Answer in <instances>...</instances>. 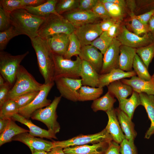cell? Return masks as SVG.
I'll use <instances>...</instances> for the list:
<instances>
[{
  "label": "cell",
  "mask_w": 154,
  "mask_h": 154,
  "mask_svg": "<svg viewBox=\"0 0 154 154\" xmlns=\"http://www.w3.org/2000/svg\"><path fill=\"white\" fill-rule=\"evenodd\" d=\"M35 52L40 73L46 84L54 82V64L53 54L48 47L45 40L37 36L31 39Z\"/></svg>",
  "instance_id": "cell-1"
},
{
  "label": "cell",
  "mask_w": 154,
  "mask_h": 154,
  "mask_svg": "<svg viewBox=\"0 0 154 154\" xmlns=\"http://www.w3.org/2000/svg\"><path fill=\"white\" fill-rule=\"evenodd\" d=\"M45 18L32 14L24 9L16 10L10 14L11 25L21 35H26L30 39L38 36V30Z\"/></svg>",
  "instance_id": "cell-2"
},
{
  "label": "cell",
  "mask_w": 154,
  "mask_h": 154,
  "mask_svg": "<svg viewBox=\"0 0 154 154\" xmlns=\"http://www.w3.org/2000/svg\"><path fill=\"white\" fill-rule=\"evenodd\" d=\"M43 84L38 82L23 66L20 65L15 82L8 92L7 100H13L28 92L39 91Z\"/></svg>",
  "instance_id": "cell-3"
},
{
  "label": "cell",
  "mask_w": 154,
  "mask_h": 154,
  "mask_svg": "<svg viewBox=\"0 0 154 154\" xmlns=\"http://www.w3.org/2000/svg\"><path fill=\"white\" fill-rule=\"evenodd\" d=\"M76 28L63 17L51 15L46 17L40 27L38 36L45 40L54 35L64 33L70 35Z\"/></svg>",
  "instance_id": "cell-4"
},
{
  "label": "cell",
  "mask_w": 154,
  "mask_h": 154,
  "mask_svg": "<svg viewBox=\"0 0 154 154\" xmlns=\"http://www.w3.org/2000/svg\"><path fill=\"white\" fill-rule=\"evenodd\" d=\"M29 54L27 51L22 54L13 55L7 52L0 51V74L11 86L15 82L21 62Z\"/></svg>",
  "instance_id": "cell-5"
},
{
  "label": "cell",
  "mask_w": 154,
  "mask_h": 154,
  "mask_svg": "<svg viewBox=\"0 0 154 154\" xmlns=\"http://www.w3.org/2000/svg\"><path fill=\"white\" fill-rule=\"evenodd\" d=\"M53 59L54 79L60 77L79 79L82 70V60L78 56L73 60L65 58L62 56L53 54Z\"/></svg>",
  "instance_id": "cell-6"
},
{
  "label": "cell",
  "mask_w": 154,
  "mask_h": 154,
  "mask_svg": "<svg viewBox=\"0 0 154 154\" xmlns=\"http://www.w3.org/2000/svg\"><path fill=\"white\" fill-rule=\"evenodd\" d=\"M62 96L55 97L51 104L44 108L35 111L31 115L33 119L42 122L47 127L49 130L56 134L60 131V126L57 121L58 116L56 110Z\"/></svg>",
  "instance_id": "cell-7"
},
{
  "label": "cell",
  "mask_w": 154,
  "mask_h": 154,
  "mask_svg": "<svg viewBox=\"0 0 154 154\" xmlns=\"http://www.w3.org/2000/svg\"><path fill=\"white\" fill-rule=\"evenodd\" d=\"M112 140L110 135L105 128L98 133L94 134L80 135L68 139L61 141H53L54 147H65L80 146L88 144H93L99 142Z\"/></svg>",
  "instance_id": "cell-8"
},
{
  "label": "cell",
  "mask_w": 154,
  "mask_h": 154,
  "mask_svg": "<svg viewBox=\"0 0 154 154\" xmlns=\"http://www.w3.org/2000/svg\"><path fill=\"white\" fill-rule=\"evenodd\" d=\"M116 38L121 45L137 49L153 42L154 35L149 32L142 36L138 35L129 31L123 24L120 32Z\"/></svg>",
  "instance_id": "cell-9"
},
{
  "label": "cell",
  "mask_w": 154,
  "mask_h": 154,
  "mask_svg": "<svg viewBox=\"0 0 154 154\" xmlns=\"http://www.w3.org/2000/svg\"><path fill=\"white\" fill-rule=\"evenodd\" d=\"M54 82L60 96L73 102L78 101V90L82 86L81 79L60 77L55 78Z\"/></svg>",
  "instance_id": "cell-10"
},
{
  "label": "cell",
  "mask_w": 154,
  "mask_h": 154,
  "mask_svg": "<svg viewBox=\"0 0 154 154\" xmlns=\"http://www.w3.org/2000/svg\"><path fill=\"white\" fill-rule=\"evenodd\" d=\"M54 82L43 85L36 97L29 104L19 109L18 114L25 118L29 119L33 113L36 110L49 105L51 101L47 97Z\"/></svg>",
  "instance_id": "cell-11"
},
{
  "label": "cell",
  "mask_w": 154,
  "mask_h": 154,
  "mask_svg": "<svg viewBox=\"0 0 154 154\" xmlns=\"http://www.w3.org/2000/svg\"><path fill=\"white\" fill-rule=\"evenodd\" d=\"M121 45L116 38H114L110 46L104 54L102 68L100 74L108 73L113 69L119 68L120 47Z\"/></svg>",
  "instance_id": "cell-12"
},
{
  "label": "cell",
  "mask_w": 154,
  "mask_h": 154,
  "mask_svg": "<svg viewBox=\"0 0 154 154\" xmlns=\"http://www.w3.org/2000/svg\"><path fill=\"white\" fill-rule=\"evenodd\" d=\"M99 23L87 24L76 28L74 33L81 47L90 45L102 33Z\"/></svg>",
  "instance_id": "cell-13"
},
{
  "label": "cell",
  "mask_w": 154,
  "mask_h": 154,
  "mask_svg": "<svg viewBox=\"0 0 154 154\" xmlns=\"http://www.w3.org/2000/svg\"><path fill=\"white\" fill-rule=\"evenodd\" d=\"M12 141H19L27 145L31 153L36 151H50L54 147L53 141L51 142L31 135L28 132L17 135L12 139Z\"/></svg>",
  "instance_id": "cell-14"
},
{
  "label": "cell",
  "mask_w": 154,
  "mask_h": 154,
  "mask_svg": "<svg viewBox=\"0 0 154 154\" xmlns=\"http://www.w3.org/2000/svg\"><path fill=\"white\" fill-rule=\"evenodd\" d=\"M78 56L82 60L90 64L100 74L102 66L103 56L98 49L90 44L82 46Z\"/></svg>",
  "instance_id": "cell-15"
},
{
  "label": "cell",
  "mask_w": 154,
  "mask_h": 154,
  "mask_svg": "<svg viewBox=\"0 0 154 154\" xmlns=\"http://www.w3.org/2000/svg\"><path fill=\"white\" fill-rule=\"evenodd\" d=\"M63 17L69 21L75 28L83 25L94 23L99 18L92 11L76 9L68 12Z\"/></svg>",
  "instance_id": "cell-16"
},
{
  "label": "cell",
  "mask_w": 154,
  "mask_h": 154,
  "mask_svg": "<svg viewBox=\"0 0 154 154\" xmlns=\"http://www.w3.org/2000/svg\"><path fill=\"white\" fill-rule=\"evenodd\" d=\"M108 117V121L105 129L111 136L113 141L120 144L125 138L114 107L106 112Z\"/></svg>",
  "instance_id": "cell-17"
},
{
  "label": "cell",
  "mask_w": 154,
  "mask_h": 154,
  "mask_svg": "<svg viewBox=\"0 0 154 154\" xmlns=\"http://www.w3.org/2000/svg\"><path fill=\"white\" fill-rule=\"evenodd\" d=\"M111 141L68 147L63 148V150L67 154H104Z\"/></svg>",
  "instance_id": "cell-18"
},
{
  "label": "cell",
  "mask_w": 154,
  "mask_h": 154,
  "mask_svg": "<svg viewBox=\"0 0 154 154\" xmlns=\"http://www.w3.org/2000/svg\"><path fill=\"white\" fill-rule=\"evenodd\" d=\"M69 35L64 33L56 34L45 40L48 47L53 54L64 56L69 45Z\"/></svg>",
  "instance_id": "cell-19"
},
{
  "label": "cell",
  "mask_w": 154,
  "mask_h": 154,
  "mask_svg": "<svg viewBox=\"0 0 154 154\" xmlns=\"http://www.w3.org/2000/svg\"><path fill=\"white\" fill-rule=\"evenodd\" d=\"M11 119L27 126L29 128V134L33 137H38L52 139H57L56 134L49 130L42 129L34 124L29 119H27L19 114L14 115Z\"/></svg>",
  "instance_id": "cell-20"
},
{
  "label": "cell",
  "mask_w": 154,
  "mask_h": 154,
  "mask_svg": "<svg viewBox=\"0 0 154 154\" xmlns=\"http://www.w3.org/2000/svg\"><path fill=\"white\" fill-rule=\"evenodd\" d=\"M120 80L123 83L131 86L133 91L139 94L141 93L154 95V79L149 81L141 79L135 76L129 79L123 78Z\"/></svg>",
  "instance_id": "cell-21"
},
{
  "label": "cell",
  "mask_w": 154,
  "mask_h": 154,
  "mask_svg": "<svg viewBox=\"0 0 154 154\" xmlns=\"http://www.w3.org/2000/svg\"><path fill=\"white\" fill-rule=\"evenodd\" d=\"M136 75L134 70L125 72L119 68L114 69L108 73L99 74L98 87L103 88L108 86L114 81L131 77Z\"/></svg>",
  "instance_id": "cell-22"
},
{
  "label": "cell",
  "mask_w": 154,
  "mask_h": 154,
  "mask_svg": "<svg viewBox=\"0 0 154 154\" xmlns=\"http://www.w3.org/2000/svg\"><path fill=\"white\" fill-rule=\"evenodd\" d=\"M141 105L145 108L151 121L150 127L146 131L145 138L149 139L154 134V95L141 93L139 94Z\"/></svg>",
  "instance_id": "cell-23"
},
{
  "label": "cell",
  "mask_w": 154,
  "mask_h": 154,
  "mask_svg": "<svg viewBox=\"0 0 154 154\" xmlns=\"http://www.w3.org/2000/svg\"><path fill=\"white\" fill-rule=\"evenodd\" d=\"M58 1L48 0L38 6H27L24 9L32 14L43 18H46L52 14L62 17L63 16L58 14L56 10V5Z\"/></svg>",
  "instance_id": "cell-24"
},
{
  "label": "cell",
  "mask_w": 154,
  "mask_h": 154,
  "mask_svg": "<svg viewBox=\"0 0 154 154\" xmlns=\"http://www.w3.org/2000/svg\"><path fill=\"white\" fill-rule=\"evenodd\" d=\"M82 60L80 77L82 85L98 87L100 74L89 63L84 60Z\"/></svg>",
  "instance_id": "cell-25"
},
{
  "label": "cell",
  "mask_w": 154,
  "mask_h": 154,
  "mask_svg": "<svg viewBox=\"0 0 154 154\" xmlns=\"http://www.w3.org/2000/svg\"><path fill=\"white\" fill-rule=\"evenodd\" d=\"M116 115L125 138L129 141H134L137 135L134 128V124L126 114L119 108L115 109Z\"/></svg>",
  "instance_id": "cell-26"
},
{
  "label": "cell",
  "mask_w": 154,
  "mask_h": 154,
  "mask_svg": "<svg viewBox=\"0 0 154 154\" xmlns=\"http://www.w3.org/2000/svg\"><path fill=\"white\" fill-rule=\"evenodd\" d=\"M137 49L121 45L120 47L119 68L123 71H132Z\"/></svg>",
  "instance_id": "cell-27"
},
{
  "label": "cell",
  "mask_w": 154,
  "mask_h": 154,
  "mask_svg": "<svg viewBox=\"0 0 154 154\" xmlns=\"http://www.w3.org/2000/svg\"><path fill=\"white\" fill-rule=\"evenodd\" d=\"M117 99L119 103L118 108L132 119L135 109L141 105L139 94L133 91L130 98Z\"/></svg>",
  "instance_id": "cell-28"
},
{
  "label": "cell",
  "mask_w": 154,
  "mask_h": 154,
  "mask_svg": "<svg viewBox=\"0 0 154 154\" xmlns=\"http://www.w3.org/2000/svg\"><path fill=\"white\" fill-rule=\"evenodd\" d=\"M29 131V130L18 126L15 122V121L11 119L5 130L0 134V146L11 141L13 138L17 135Z\"/></svg>",
  "instance_id": "cell-29"
},
{
  "label": "cell",
  "mask_w": 154,
  "mask_h": 154,
  "mask_svg": "<svg viewBox=\"0 0 154 154\" xmlns=\"http://www.w3.org/2000/svg\"><path fill=\"white\" fill-rule=\"evenodd\" d=\"M107 87L108 92L117 99L127 98L133 91L131 86L123 83L120 80L111 83Z\"/></svg>",
  "instance_id": "cell-30"
},
{
  "label": "cell",
  "mask_w": 154,
  "mask_h": 154,
  "mask_svg": "<svg viewBox=\"0 0 154 154\" xmlns=\"http://www.w3.org/2000/svg\"><path fill=\"white\" fill-rule=\"evenodd\" d=\"M116 100L108 92L103 96L94 100L92 104L91 108L92 110L96 112L102 110L106 112L114 107Z\"/></svg>",
  "instance_id": "cell-31"
},
{
  "label": "cell",
  "mask_w": 154,
  "mask_h": 154,
  "mask_svg": "<svg viewBox=\"0 0 154 154\" xmlns=\"http://www.w3.org/2000/svg\"><path fill=\"white\" fill-rule=\"evenodd\" d=\"M103 92V88L82 86L78 90V101H94L99 98Z\"/></svg>",
  "instance_id": "cell-32"
},
{
  "label": "cell",
  "mask_w": 154,
  "mask_h": 154,
  "mask_svg": "<svg viewBox=\"0 0 154 154\" xmlns=\"http://www.w3.org/2000/svg\"><path fill=\"white\" fill-rule=\"evenodd\" d=\"M129 16L128 27L130 28L133 33L139 36L149 32L148 25H145L141 23L135 17V15L133 13L128 14Z\"/></svg>",
  "instance_id": "cell-33"
},
{
  "label": "cell",
  "mask_w": 154,
  "mask_h": 154,
  "mask_svg": "<svg viewBox=\"0 0 154 154\" xmlns=\"http://www.w3.org/2000/svg\"><path fill=\"white\" fill-rule=\"evenodd\" d=\"M133 68L137 76L140 79L146 81L152 79V76L149 73L148 69L137 54L134 58Z\"/></svg>",
  "instance_id": "cell-34"
},
{
  "label": "cell",
  "mask_w": 154,
  "mask_h": 154,
  "mask_svg": "<svg viewBox=\"0 0 154 154\" xmlns=\"http://www.w3.org/2000/svg\"><path fill=\"white\" fill-rule=\"evenodd\" d=\"M0 108V118L11 119L19 113V109L13 100H7Z\"/></svg>",
  "instance_id": "cell-35"
},
{
  "label": "cell",
  "mask_w": 154,
  "mask_h": 154,
  "mask_svg": "<svg viewBox=\"0 0 154 154\" xmlns=\"http://www.w3.org/2000/svg\"><path fill=\"white\" fill-rule=\"evenodd\" d=\"M81 46V44L74 33L69 35V43L67 51L63 56L67 59H70L74 56H78L80 53Z\"/></svg>",
  "instance_id": "cell-36"
},
{
  "label": "cell",
  "mask_w": 154,
  "mask_h": 154,
  "mask_svg": "<svg viewBox=\"0 0 154 154\" xmlns=\"http://www.w3.org/2000/svg\"><path fill=\"white\" fill-rule=\"evenodd\" d=\"M137 54L148 69L154 57V42L145 46L137 49Z\"/></svg>",
  "instance_id": "cell-37"
},
{
  "label": "cell",
  "mask_w": 154,
  "mask_h": 154,
  "mask_svg": "<svg viewBox=\"0 0 154 154\" xmlns=\"http://www.w3.org/2000/svg\"><path fill=\"white\" fill-rule=\"evenodd\" d=\"M113 39L108 35L106 32H104L90 44L99 50L104 54L110 46Z\"/></svg>",
  "instance_id": "cell-38"
},
{
  "label": "cell",
  "mask_w": 154,
  "mask_h": 154,
  "mask_svg": "<svg viewBox=\"0 0 154 154\" xmlns=\"http://www.w3.org/2000/svg\"><path fill=\"white\" fill-rule=\"evenodd\" d=\"M111 17L123 21L126 13L125 10L115 4L109 2L105 0H102Z\"/></svg>",
  "instance_id": "cell-39"
},
{
  "label": "cell",
  "mask_w": 154,
  "mask_h": 154,
  "mask_svg": "<svg viewBox=\"0 0 154 154\" xmlns=\"http://www.w3.org/2000/svg\"><path fill=\"white\" fill-rule=\"evenodd\" d=\"M79 0H58L56 4L57 13L62 15L65 12H70L78 9Z\"/></svg>",
  "instance_id": "cell-40"
},
{
  "label": "cell",
  "mask_w": 154,
  "mask_h": 154,
  "mask_svg": "<svg viewBox=\"0 0 154 154\" xmlns=\"http://www.w3.org/2000/svg\"><path fill=\"white\" fill-rule=\"evenodd\" d=\"M21 35L13 26L2 31H0V50L3 51L9 41L14 37Z\"/></svg>",
  "instance_id": "cell-41"
},
{
  "label": "cell",
  "mask_w": 154,
  "mask_h": 154,
  "mask_svg": "<svg viewBox=\"0 0 154 154\" xmlns=\"http://www.w3.org/2000/svg\"><path fill=\"white\" fill-rule=\"evenodd\" d=\"M39 91L28 92L20 95L13 100L19 109L29 104L35 98Z\"/></svg>",
  "instance_id": "cell-42"
},
{
  "label": "cell",
  "mask_w": 154,
  "mask_h": 154,
  "mask_svg": "<svg viewBox=\"0 0 154 154\" xmlns=\"http://www.w3.org/2000/svg\"><path fill=\"white\" fill-rule=\"evenodd\" d=\"M136 8L134 14L139 15L154 10V0H135Z\"/></svg>",
  "instance_id": "cell-43"
},
{
  "label": "cell",
  "mask_w": 154,
  "mask_h": 154,
  "mask_svg": "<svg viewBox=\"0 0 154 154\" xmlns=\"http://www.w3.org/2000/svg\"><path fill=\"white\" fill-rule=\"evenodd\" d=\"M0 7L11 13L14 11L24 9L21 0H1Z\"/></svg>",
  "instance_id": "cell-44"
},
{
  "label": "cell",
  "mask_w": 154,
  "mask_h": 154,
  "mask_svg": "<svg viewBox=\"0 0 154 154\" xmlns=\"http://www.w3.org/2000/svg\"><path fill=\"white\" fill-rule=\"evenodd\" d=\"M120 154H137L134 141L125 138L120 144Z\"/></svg>",
  "instance_id": "cell-45"
},
{
  "label": "cell",
  "mask_w": 154,
  "mask_h": 154,
  "mask_svg": "<svg viewBox=\"0 0 154 154\" xmlns=\"http://www.w3.org/2000/svg\"><path fill=\"white\" fill-rule=\"evenodd\" d=\"M11 13L0 7V31H4L11 26Z\"/></svg>",
  "instance_id": "cell-46"
},
{
  "label": "cell",
  "mask_w": 154,
  "mask_h": 154,
  "mask_svg": "<svg viewBox=\"0 0 154 154\" xmlns=\"http://www.w3.org/2000/svg\"><path fill=\"white\" fill-rule=\"evenodd\" d=\"M92 11L98 17L102 20L111 17L102 0H98Z\"/></svg>",
  "instance_id": "cell-47"
},
{
  "label": "cell",
  "mask_w": 154,
  "mask_h": 154,
  "mask_svg": "<svg viewBox=\"0 0 154 154\" xmlns=\"http://www.w3.org/2000/svg\"><path fill=\"white\" fill-rule=\"evenodd\" d=\"M122 22L118 21L109 28L106 33L110 37L113 39L117 37L120 32Z\"/></svg>",
  "instance_id": "cell-48"
},
{
  "label": "cell",
  "mask_w": 154,
  "mask_h": 154,
  "mask_svg": "<svg viewBox=\"0 0 154 154\" xmlns=\"http://www.w3.org/2000/svg\"><path fill=\"white\" fill-rule=\"evenodd\" d=\"M98 0H79L78 9L84 11H92Z\"/></svg>",
  "instance_id": "cell-49"
},
{
  "label": "cell",
  "mask_w": 154,
  "mask_h": 154,
  "mask_svg": "<svg viewBox=\"0 0 154 154\" xmlns=\"http://www.w3.org/2000/svg\"><path fill=\"white\" fill-rule=\"evenodd\" d=\"M121 21L110 17L102 20V21L99 23V25L103 32H106L117 21Z\"/></svg>",
  "instance_id": "cell-50"
},
{
  "label": "cell",
  "mask_w": 154,
  "mask_h": 154,
  "mask_svg": "<svg viewBox=\"0 0 154 154\" xmlns=\"http://www.w3.org/2000/svg\"><path fill=\"white\" fill-rule=\"evenodd\" d=\"M11 85L7 82L3 86L0 87V107L7 100L8 92L11 89Z\"/></svg>",
  "instance_id": "cell-51"
},
{
  "label": "cell",
  "mask_w": 154,
  "mask_h": 154,
  "mask_svg": "<svg viewBox=\"0 0 154 154\" xmlns=\"http://www.w3.org/2000/svg\"><path fill=\"white\" fill-rule=\"evenodd\" d=\"M120 145L112 140L104 154H120Z\"/></svg>",
  "instance_id": "cell-52"
},
{
  "label": "cell",
  "mask_w": 154,
  "mask_h": 154,
  "mask_svg": "<svg viewBox=\"0 0 154 154\" xmlns=\"http://www.w3.org/2000/svg\"><path fill=\"white\" fill-rule=\"evenodd\" d=\"M154 14V10H153L139 15H135V17L142 23L145 25H147L150 19Z\"/></svg>",
  "instance_id": "cell-53"
},
{
  "label": "cell",
  "mask_w": 154,
  "mask_h": 154,
  "mask_svg": "<svg viewBox=\"0 0 154 154\" xmlns=\"http://www.w3.org/2000/svg\"><path fill=\"white\" fill-rule=\"evenodd\" d=\"M46 1L45 0H21L25 7L27 6L37 7L44 3Z\"/></svg>",
  "instance_id": "cell-54"
},
{
  "label": "cell",
  "mask_w": 154,
  "mask_h": 154,
  "mask_svg": "<svg viewBox=\"0 0 154 154\" xmlns=\"http://www.w3.org/2000/svg\"><path fill=\"white\" fill-rule=\"evenodd\" d=\"M127 13H134L136 8L135 0H125Z\"/></svg>",
  "instance_id": "cell-55"
},
{
  "label": "cell",
  "mask_w": 154,
  "mask_h": 154,
  "mask_svg": "<svg viewBox=\"0 0 154 154\" xmlns=\"http://www.w3.org/2000/svg\"><path fill=\"white\" fill-rule=\"evenodd\" d=\"M106 1L113 3L118 5L123 9L126 11L127 13V9L125 0H105Z\"/></svg>",
  "instance_id": "cell-56"
},
{
  "label": "cell",
  "mask_w": 154,
  "mask_h": 154,
  "mask_svg": "<svg viewBox=\"0 0 154 154\" xmlns=\"http://www.w3.org/2000/svg\"><path fill=\"white\" fill-rule=\"evenodd\" d=\"M11 119L0 118V134L5 130Z\"/></svg>",
  "instance_id": "cell-57"
},
{
  "label": "cell",
  "mask_w": 154,
  "mask_h": 154,
  "mask_svg": "<svg viewBox=\"0 0 154 154\" xmlns=\"http://www.w3.org/2000/svg\"><path fill=\"white\" fill-rule=\"evenodd\" d=\"M47 154H67L65 153L63 148L60 147L56 146L53 147L49 152H47Z\"/></svg>",
  "instance_id": "cell-58"
},
{
  "label": "cell",
  "mask_w": 154,
  "mask_h": 154,
  "mask_svg": "<svg viewBox=\"0 0 154 154\" xmlns=\"http://www.w3.org/2000/svg\"><path fill=\"white\" fill-rule=\"evenodd\" d=\"M148 25L149 32L154 35V14L149 21Z\"/></svg>",
  "instance_id": "cell-59"
},
{
  "label": "cell",
  "mask_w": 154,
  "mask_h": 154,
  "mask_svg": "<svg viewBox=\"0 0 154 154\" xmlns=\"http://www.w3.org/2000/svg\"><path fill=\"white\" fill-rule=\"evenodd\" d=\"M6 82L3 76L0 74V87L3 86Z\"/></svg>",
  "instance_id": "cell-60"
},
{
  "label": "cell",
  "mask_w": 154,
  "mask_h": 154,
  "mask_svg": "<svg viewBox=\"0 0 154 154\" xmlns=\"http://www.w3.org/2000/svg\"><path fill=\"white\" fill-rule=\"evenodd\" d=\"M32 154H47V152L44 151H36L32 153Z\"/></svg>",
  "instance_id": "cell-61"
},
{
  "label": "cell",
  "mask_w": 154,
  "mask_h": 154,
  "mask_svg": "<svg viewBox=\"0 0 154 154\" xmlns=\"http://www.w3.org/2000/svg\"><path fill=\"white\" fill-rule=\"evenodd\" d=\"M152 77L154 79V73L153 76H152Z\"/></svg>",
  "instance_id": "cell-62"
},
{
  "label": "cell",
  "mask_w": 154,
  "mask_h": 154,
  "mask_svg": "<svg viewBox=\"0 0 154 154\" xmlns=\"http://www.w3.org/2000/svg\"></svg>",
  "instance_id": "cell-63"
}]
</instances>
